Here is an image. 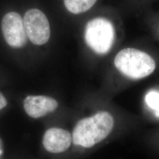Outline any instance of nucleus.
I'll list each match as a JSON object with an SVG mask.
<instances>
[{
    "label": "nucleus",
    "mask_w": 159,
    "mask_h": 159,
    "mask_svg": "<svg viewBox=\"0 0 159 159\" xmlns=\"http://www.w3.org/2000/svg\"><path fill=\"white\" fill-rule=\"evenodd\" d=\"M26 34L35 45H43L50 39L51 30L50 23L46 15L39 9H30L24 17Z\"/></svg>",
    "instance_id": "nucleus-4"
},
{
    "label": "nucleus",
    "mask_w": 159,
    "mask_h": 159,
    "mask_svg": "<svg viewBox=\"0 0 159 159\" xmlns=\"http://www.w3.org/2000/svg\"><path fill=\"white\" fill-rule=\"evenodd\" d=\"M68 11L79 14L87 11L96 4L97 0H64Z\"/></svg>",
    "instance_id": "nucleus-8"
},
{
    "label": "nucleus",
    "mask_w": 159,
    "mask_h": 159,
    "mask_svg": "<svg viewBox=\"0 0 159 159\" xmlns=\"http://www.w3.org/2000/svg\"><path fill=\"white\" fill-rule=\"evenodd\" d=\"M114 64L120 74L131 80H140L153 74L156 64L150 55L134 48H125L119 51Z\"/></svg>",
    "instance_id": "nucleus-2"
},
{
    "label": "nucleus",
    "mask_w": 159,
    "mask_h": 159,
    "mask_svg": "<svg viewBox=\"0 0 159 159\" xmlns=\"http://www.w3.org/2000/svg\"><path fill=\"white\" fill-rule=\"evenodd\" d=\"M115 29L107 18L98 17L92 19L85 26V43L92 51L104 55L112 48L115 41Z\"/></svg>",
    "instance_id": "nucleus-3"
},
{
    "label": "nucleus",
    "mask_w": 159,
    "mask_h": 159,
    "mask_svg": "<svg viewBox=\"0 0 159 159\" xmlns=\"http://www.w3.org/2000/svg\"><path fill=\"white\" fill-rule=\"evenodd\" d=\"M144 100L148 108L159 116V91L150 90L145 96Z\"/></svg>",
    "instance_id": "nucleus-9"
},
{
    "label": "nucleus",
    "mask_w": 159,
    "mask_h": 159,
    "mask_svg": "<svg viewBox=\"0 0 159 159\" xmlns=\"http://www.w3.org/2000/svg\"><path fill=\"white\" fill-rule=\"evenodd\" d=\"M115 125L113 114L106 110H98L76 123L72 133L73 143L84 149L94 148L110 136Z\"/></svg>",
    "instance_id": "nucleus-1"
},
{
    "label": "nucleus",
    "mask_w": 159,
    "mask_h": 159,
    "mask_svg": "<svg viewBox=\"0 0 159 159\" xmlns=\"http://www.w3.org/2000/svg\"><path fill=\"white\" fill-rule=\"evenodd\" d=\"M73 143L72 134L61 128L52 127L46 131L43 144L51 153H61L67 151Z\"/></svg>",
    "instance_id": "nucleus-6"
},
{
    "label": "nucleus",
    "mask_w": 159,
    "mask_h": 159,
    "mask_svg": "<svg viewBox=\"0 0 159 159\" xmlns=\"http://www.w3.org/2000/svg\"><path fill=\"white\" fill-rule=\"evenodd\" d=\"M7 102L5 97L0 92V110L5 107L7 106Z\"/></svg>",
    "instance_id": "nucleus-10"
},
{
    "label": "nucleus",
    "mask_w": 159,
    "mask_h": 159,
    "mask_svg": "<svg viewBox=\"0 0 159 159\" xmlns=\"http://www.w3.org/2000/svg\"><path fill=\"white\" fill-rule=\"evenodd\" d=\"M58 106L57 100L46 96H29L24 101V108L30 117L37 119L54 112Z\"/></svg>",
    "instance_id": "nucleus-7"
},
{
    "label": "nucleus",
    "mask_w": 159,
    "mask_h": 159,
    "mask_svg": "<svg viewBox=\"0 0 159 159\" xmlns=\"http://www.w3.org/2000/svg\"><path fill=\"white\" fill-rule=\"evenodd\" d=\"M2 31L6 42L13 48H20L27 43V35L22 17L16 12L6 14L1 22Z\"/></svg>",
    "instance_id": "nucleus-5"
}]
</instances>
